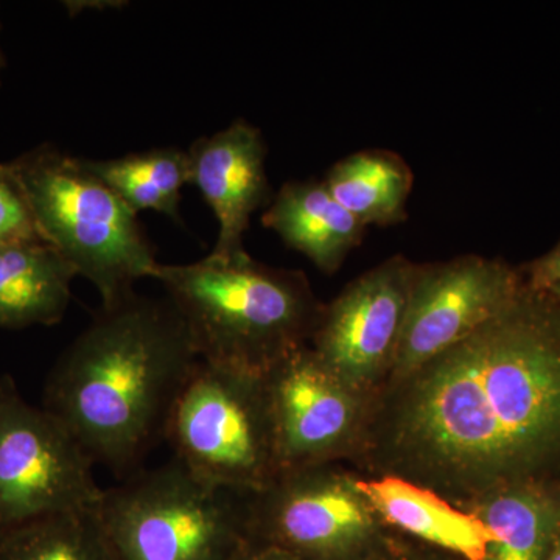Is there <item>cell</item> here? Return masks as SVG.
<instances>
[{
	"label": "cell",
	"mask_w": 560,
	"mask_h": 560,
	"mask_svg": "<svg viewBox=\"0 0 560 560\" xmlns=\"http://www.w3.org/2000/svg\"><path fill=\"white\" fill-rule=\"evenodd\" d=\"M361 477H397L459 510L499 490L560 485V312L525 290L495 318L371 399Z\"/></svg>",
	"instance_id": "cell-1"
},
{
	"label": "cell",
	"mask_w": 560,
	"mask_h": 560,
	"mask_svg": "<svg viewBox=\"0 0 560 560\" xmlns=\"http://www.w3.org/2000/svg\"><path fill=\"white\" fill-rule=\"evenodd\" d=\"M198 361L172 302L131 293L102 307L62 350L40 407L92 463L125 480L165 442L173 407Z\"/></svg>",
	"instance_id": "cell-2"
},
{
	"label": "cell",
	"mask_w": 560,
	"mask_h": 560,
	"mask_svg": "<svg viewBox=\"0 0 560 560\" xmlns=\"http://www.w3.org/2000/svg\"><path fill=\"white\" fill-rule=\"evenodd\" d=\"M153 279L167 291L200 360L234 370L268 374L311 346L323 315L304 272L268 267L248 253L160 264Z\"/></svg>",
	"instance_id": "cell-3"
},
{
	"label": "cell",
	"mask_w": 560,
	"mask_h": 560,
	"mask_svg": "<svg viewBox=\"0 0 560 560\" xmlns=\"http://www.w3.org/2000/svg\"><path fill=\"white\" fill-rule=\"evenodd\" d=\"M20 180L43 241L97 289L102 307L153 279L158 261L138 213L70 156L43 143L7 162Z\"/></svg>",
	"instance_id": "cell-4"
},
{
	"label": "cell",
	"mask_w": 560,
	"mask_h": 560,
	"mask_svg": "<svg viewBox=\"0 0 560 560\" xmlns=\"http://www.w3.org/2000/svg\"><path fill=\"white\" fill-rule=\"evenodd\" d=\"M97 515L114 560H232L248 540L246 495L175 459L103 489Z\"/></svg>",
	"instance_id": "cell-5"
},
{
	"label": "cell",
	"mask_w": 560,
	"mask_h": 560,
	"mask_svg": "<svg viewBox=\"0 0 560 560\" xmlns=\"http://www.w3.org/2000/svg\"><path fill=\"white\" fill-rule=\"evenodd\" d=\"M165 442L210 488L259 492L280 474L267 374L198 361L168 420Z\"/></svg>",
	"instance_id": "cell-6"
},
{
	"label": "cell",
	"mask_w": 560,
	"mask_h": 560,
	"mask_svg": "<svg viewBox=\"0 0 560 560\" xmlns=\"http://www.w3.org/2000/svg\"><path fill=\"white\" fill-rule=\"evenodd\" d=\"M246 514L248 539L301 560H370L396 536L346 464L282 471L246 495Z\"/></svg>",
	"instance_id": "cell-7"
},
{
	"label": "cell",
	"mask_w": 560,
	"mask_h": 560,
	"mask_svg": "<svg viewBox=\"0 0 560 560\" xmlns=\"http://www.w3.org/2000/svg\"><path fill=\"white\" fill-rule=\"evenodd\" d=\"M95 464L60 420L0 375V529L61 512L95 511Z\"/></svg>",
	"instance_id": "cell-8"
},
{
	"label": "cell",
	"mask_w": 560,
	"mask_h": 560,
	"mask_svg": "<svg viewBox=\"0 0 560 560\" xmlns=\"http://www.w3.org/2000/svg\"><path fill=\"white\" fill-rule=\"evenodd\" d=\"M418 264L396 254L324 304L311 348L346 385L372 399L388 382Z\"/></svg>",
	"instance_id": "cell-9"
},
{
	"label": "cell",
	"mask_w": 560,
	"mask_h": 560,
	"mask_svg": "<svg viewBox=\"0 0 560 560\" xmlns=\"http://www.w3.org/2000/svg\"><path fill=\"white\" fill-rule=\"evenodd\" d=\"M510 265L477 254L418 264L388 382L399 381L495 318L525 290ZM385 383V385H386Z\"/></svg>",
	"instance_id": "cell-10"
},
{
	"label": "cell",
	"mask_w": 560,
	"mask_h": 560,
	"mask_svg": "<svg viewBox=\"0 0 560 560\" xmlns=\"http://www.w3.org/2000/svg\"><path fill=\"white\" fill-rule=\"evenodd\" d=\"M280 474L348 464L359 448L371 399L346 385L311 346L267 374Z\"/></svg>",
	"instance_id": "cell-11"
},
{
	"label": "cell",
	"mask_w": 560,
	"mask_h": 560,
	"mask_svg": "<svg viewBox=\"0 0 560 560\" xmlns=\"http://www.w3.org/2000/svg\"><path fill=\"white\" fill-rule=\"evenodd\" d=\"M190 184L219 221V238L210 254L234 259L248 253L243 235L256 210L270 206L267 143L259 128L238 119L215 135L195 140L189 150Z\"/></svg>",
	"instance_id": "cell-12"
},
{
	"label": "cell",
	"mask_w": 560,
	"mask_h": 560,
	"mask_svg": "<svg viewBox=\"0 0 560 560\" xmlns=\"http://www.w3.org/2000/svg\"><path fill=\"white\" fill-rule=\"evenodd\" d=\"M359 486L394 533L463 560L488 558L495 540L488 526L433 490L388 475H359Z\"/></svg>",
	"instance_id": "cell-13"
},
{
	"label": "cell",
	"mask_w": 560,
	"mask_h": 560,
	"mask_svg": "<svg viewBox=\"0 0 560 560\" xmlns=\"http://www.w3.org/2000/svg\"><path fill=\"white\" fill-rule=\"evenodd\" d=\"M261 224L324 275H335L363 242L368 228L331 197L324 180H290L261 215Z\"/></svg>",
	"instance_id": "cell-14"
},
{
	"label": "cell",
	"mask_w": 560,
	"mask_h": 560,
	"mask_svg": "<svg viewBox=\"0 0 560 560\" xmlns=\"http://www.w3.org/2000/svg\"><path fill=\"white\" fill-rule=\"evenodd\" d=\"M77 272L44 241L0 245V329L61 323Z\"/></svg>",
	"instance_id": "cell-15"
},
{
	"label": "cell",
	"mask_w": 560,
	"mask_h": 560,
	"mask_svg": "<svg viewBox=\"0 0 560 560\" xmlns=\"http://www.w3.org/2000/svg\"><path fill=\"white\" fill-rule=\"evenodd\" d=\"M464 511L495 537L486 560H545L560 533V485L499 490Z\"/></svg>",
	"instance_id": "cell-16"
},
{
	"label": "cell",
	"mask_w": 560,
	"mask_h": 560,
	"mask_svg": "<svg viewBox=\"0 0 560 560\" xmlns=\"http://www.w3.org/2000/svg\"><path fill=\"white\" fill-rule=\"evenodd\" d=\"M342 208L364 226H396L407 220L415 176L400 154L363 150L338 161L323 179Z\"/></svg>",
	"instance_id": "cell-17"
},
{
	"label": "cell",
	"mask_w": 560,
	"mask_h": 560,
	"mask_svg": "<svg viewBox=\"0 0 560 560\" xmlns=\"http://www.w3.org/2000/svg\"><path fill=\"white\" fill-rule=\"evenodd\" d=\"M81 161L132 212L153 210L179 221L180 190L190 184L187 151L167 147L116 160Z\"/></svg>",
	"instance_id": "cell-18"
},
{
	"label": "cell",
	"mask_w": 560,
	"mask_h": 560,
	"mask_svg": "<svg viewBox=\"0 0 560 560\" xmlns=\"http://www.w3.org/2000/svg\"><path fill=\"white\" fill-rule=\"evenodd\" d=\"M0 560H114L97 510L61 512L0 529Z\"/></svg>",
	"instance_id": "cell-19"
},
{
	"label": "cell",
	"mask_w": 560,
	"mask_h": 560,
	"mask_svg": "<svg viewBox=\"0 0 560 560\" xmlns=\"http://www.w3.org/2000/svg\"><path fill=\"white\" fill-rule=\"evenodd\" d=\"M43 241L20 180L0 164V245Z\"/></svg>",
	"instance_id": "cell-20"
},
{
	"label": "cell",
	"mask_w": 560,
	"mask_h": 560,
	"mask_svg": "<svg viewBox=\"0 0 560 560\" xmlns=\"http://www.w3.org/2000/svg\"><path fill=\"white\" fill-rule=\"evenodd\" d=\"M526 283L533 290L545 291L552 285H560V243L551 253L534 261Z\"/></svg>",
	"instance_id": "cell-21"
},
{
	"label": "cell",
	"mask_w": 560,
	"mask_h": 560,
	"mask_svg": "<svg viewBox=\"0 0 560 560\" xmlns=\"http://www.w3.org/2000/svg\"><path fill=\"white\" fill-rule=\"evenodd\" d=\"M396 560H463L438 548L420 544L396 533V544H394Z\"/></svg>",
	"instance_id": "cell-22"
},
{
	"label": "cell",
	"mask_w": 560,
	"mask_h": 560,
	"mask_svg": "<svg viewBox=\"0 0 560 560\" xmlns=\"http://www.w3.org/2000/svg\"><path fill=\"white\" fill-rule=\"evenodd\" d=\"M232 560H301L291 552L275 547V545L265 544V541L248 539L243 544L237 555Z\"/></svg>",
	"instance_id": "cell-23"
},
{
	"label": "cell",
	"mask_w": 560,
	"mask_h": 560,
	"mask_svg": "<svg viewBox=\"0 0 560 560\" xmlns=\"http://www.w3.org/2000/svg\"><path fill=\"white\" fill-rule=\"evenodd\" d=\"M394 544H396V536H394L393 541H390L389 548H386V550L382 551L381 555L374 556V558H371L370 560H396Z\"/></svg>",
	"instance_id": "cell-24"
},
{
	"label": "cell",
	"mask_w": 560,
	"mask_h": 560,
	"mask_svg": "<svg viewBox=\"0 0 560 560\" xmlns=\"http://www.w3.org/2000/svg\"><path fill=\"white\" fill-rule=\"evenodd\" d=\"M545 560H560V533L556 537L555 544H552L551 550Z\"/></svg>",
	"instance_id": "cell-25"
},
{
	"label": "cell",
	"mask_w": 560,
	"mask_h": 560,
	"mask_svg": "<svg viewBox=\"0 0 560 560\" xmlns=\"http://www.w3.org/2000/svg\"><path fill=\"white\" fill-rule=\"evenodd\" d=\"M548 291V293L551 294L552 300H555L556 305H558L559 312H560V285H552L550 289L545 290Z\"/></svg>",
	"instance_id": "cell-26"
},
{
	"label": "cell",
	"mask_w": 560,
	"mask_h": 560,
	"mask_svg": "<svg viewBox=\"0 0 560 560\" xmlns=\"http://www.w3.org/2000/svg\"><path fill=\"white\" fill-rule=\"evenodd\" d=\"M2 69H3V55H2V50H0V80H2Z\"/></svg>",
	"instance_id": "cell-27"
}]
</instances>
